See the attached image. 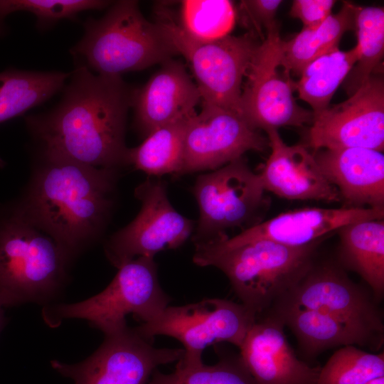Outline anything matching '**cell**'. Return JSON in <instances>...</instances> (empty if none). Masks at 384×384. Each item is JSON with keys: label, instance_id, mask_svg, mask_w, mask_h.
I'll return each mask as SVG.
<instances>
[{"label": "cell", "instance_id": "cell-19", "mask_svg": "<svg viewBox=\"0 0 384 384\" xmlns=\"http://www.w3.org/2000/svg\"><path fill=\"white\" fill-rule=\"evenodd\" d=\"M161 64L147 82L132 93L135 123L146 136L168 124L191 117L201 100L196 82L181 62L171 58Z\"/></svg>", "mask_w": 384, "mask_h": 384}, {"label": "cell", "instance_id": "cell-26", "mask_svg": "<svg viewBox=\"0 0 384 384\" xmlns=\"http://www.w3.org/2000/svg\"><path fill=\"white\" fill-rule=\"evenodd\" d=\"M190 118L168 124L151 132L141 144L127 149L126 163L149 175H179Z\"/></svg>", "mask_w": 384, "mask_h": 384}, {"label": "cell", "instance_id": "cell-17", "mask_svg": "<svg viewBox=\"0 0 384 384\" xmlns=\"http://www.w3.org/2000/svg\"><path fill=\"white\" fill-rule=\"evenodd\" d=\"M274 314L256 317L240 347L242 363L257 384H315L320 368L296 356Z\"/></svg>", "mask_w": 384, "mask_h": 384}, {"label": "cell", "instance_id": "cell-33", "mask_svg": "<svg viewBox=\"0 0 384 384\" xmlns=\"http://www.w3.org/2000/svg\"><path fill=\"white\" fill-rule=\"evenodd\" d=\"M334 0H294L289 15L300 20L303 28L315 26L331 14Z\"/></svg>", "mask_w": 384, "mask_h": 384}, {"label": "cell", "instance_id": "cell-5", "mask_svg": "<svg viewBox=\"0 0 384 384\" xmlns=\"http://www.w3.org/2000/svg\"><path fill=\"white\" fill-rule=\"evenodd\" d=\"M70 260L11 204L0 210V303H43L65 282Z\"/></svg>", "mask_w": 384, "mask_h": 384}, {"label": "cell", "instance_id": "cell-21", "mask_svg": "<svg viewBox=\"0 0 384 384\" xmlns=\"http://www.w3.org/2000/svg\"><path fill=\"white\" fill-rule=\"evenodd\" d=\"M266 312L278 317L291 329L309 358L324 351L348 345L368 346L377 351L383 342V336L328 314L283 305L273 306Z\"/></svg>", "mask_w": 384, "mask_h": 384}, {"label": "cell", "instance_id": "cell-32", "mask_svg": "<svg viewBox=\"0 0 384 384\" xmlns=\"http://www.w3.org/2000/svg\"><path fill=\"white\" fill-rule=\"evenodd\" d=\"M281 0H246L240 3V10L242 14H246L247 18L252 26L260 33L261 28L266 33L279 26L275 17Z\"/></svg>", "mask_w": 384, "mask_h": 384}, {"label": "cell", "instance_id": "cell-23", "mask_svg": "<svg viewBox=\"0 0 384 384\" xmlns=\"http://www.w3.org/2000/svg\"><path fill=\"white\" fill-rule=\"evenodd\" d=\"M356 5L343 1L336 14H331L321 23L303 28L289 41H283V64L291 73L299 76L312 60L333 48L347 31L355 30Z\"/></svg>", "mask_w": 384, "mask_h": 384}, {"label": "cell", "instance_id": "cell-6", "mask_svg": "<svg viewBox=\"0 0 384 384\" xmlns=\"http://www.w3.org/2000/svg\"><path fill=\"white\" fill-rule=\"evenodd\" d=\"M118 270L99 294L84 301L54 306L45 316L48 323L81 319L106 334L126 326L127 314L144 323L169 306L170 298L161 287L154 257H136Z\"/></svg>", "mask_w": 384, "mask_h": 384}, {"label": "cell", "instance_id": "cell-25", "mask_svg": "<svg viewBox=\"0 0 384 384\" xmlns=\"http://www.w3.org/2000/svg\"><path fill=\"white\" fill-rule=\"evenodd\" d=\"M358 57L355 46L348 50L331 49L309 63L294 81V91L311 108L313 114L326 110L338 87L344 82Z\"/></svg>", "mask_w": 384, "mask_h": 384}, {"label": "cell", "instance_id": "cell-29", "mask_svg": "<svg viewBox=\"0 0 384 384\" xmlns=\"http://www.w3.org/2000/svg\"><path fill=\"white\" fill-rule=\"evenodd\" d=\"M238 11L229 0H183L176 23L192 39L211 42L230 36Z\"/></svg>", "mask_w": 384, "mask_h": 384}, {"label": "cell", "instance_id": "cell-8", "mask_svg": "<svg viewBox=\"0 0 384 384\" xmlns=\"http://www.w3.org/2000/svg\"><path fill=\"white\" fill-rule=\"evenodd\" d=\"M282 43L279 26L269 31L245 75L240 114L258 130L302 127L313 120V112L301 107L294 97V81L283 64Z\"/></svg>", "mask_w": 384, "mask_h": 384}, {"label": "cell", "instance_id": "cell-1", "mask_svg": "<svg viewBox=\"0 0 384 384\" xmlns=\"http://www.w3.org/2000/svg\"><path fill=\"white\" fill-rule=\"evenodd\" d=\"M132 90L121 76L76 68L53 110L26 118L41 153L99 168L126 163V119Z\"/></svg>", "mask_w": 384, "mask_h": 384}, {"label": "cell", "instance_id": "cell-31", "mask_svg": "<svg viewBox=\"0 0 384 384\" xmlns=\"http://www.w3.org/2000/svg\"><path fill=\"white\" fill-rule=\"evenodd\" d=\"M112 2L101 0H0V37L6 32V17L16 11H27L36 17V26L46 30L62 19H76L87 10L108 8Z\"/></svg>", "mask_w": 384, "mask_h": 384}, {"label": "cell", "instance_id": "cell-12", "mask_svg": "<svg viewBox=\"0 0 384 384\" xmlns=\"http://www.w3.org/2000/svg\"><path fill=\"white\" fill-rule=\"evenodd\" d=\"M306 146L314 151L351 147L383 151V75L378 73L371 75L347 100L313 114Z\"/></svg>", "mask_w": 384, "mask_h": 384}, {"label": "cell", "instance_id": "cell-9", "mask_svg": "<svg viewBox=\"0 0 384 384\" xmlns=\"http://www.w3.org/2000/svg\"><path fill=\"white\" fill-rule=\"evenodd\" d=\"M256 315L241 303L223 299H206L178 306H166L137 330L154 338L173 337L183 346V357L202 359L209 346L228 342L240 348Z\"/></svg>", "mask_w": 384, "mask_h": 384}, {"label": "cell", "instance_id": "cell-14", "mask_svg": "<svg viewBox=\"0 0 384 384\" xmlns=\"http://www.w3.org/2000/svg\"><path fill=\"white\" fill-rule=\"evenodd\" d=\"M377 304L373 295L354 283L336 262H318L315 259L273 306L328 314L383 336V318Z\"/></svg>", "mask_w": 384, "mask_h": 384}, {"label": "cell", "instance_id": "cell-4", "mask_svg": "<svg viewBox=\"0 0 384 384\" xmlns=\"http://www.w3.org/2000/svg\"><path fill=\"white\" fill-rule=\"evenodd\" d=\"M84 28L70 52L99 75L121 76L178 54L161 24L146 20L137 1L112 3L102 18H87Z\"/></svg>", "mask_w": 384, "mask_h": 384}, {"label": "cell", "instance_id": "cell-11", "mask_svg": "<svg viewBox=\"0 0 384 384\" xmlns=\"http://www.w3.org/2000/svg\"><path fill=\"white\" fill-rule=\"evenodd\" d=\"M259 175L243 157L213 171L200 175L193 187L200 217L195 243L225 235L226 229L240 227L267 205Z\"/></svg>", "mask_w": 384, "mask_h": 384}, {"label": "cell", "instance_id": "cell-22", "mask_svg": "<svg viewBox=\"0 0 384 384\" xmlns=\"http://www.w3.org/2000/svg\"><path fill=\"white\" fill-rule=\"evenodd\" d=\"M337 263L357 273L370 287L377 303L384 294V220L353 222L338 230Z\"/></svg>", "mask_w": 384, "mask_h": 384}, {"label": "cell", "instance_id": "cell-3", "mask_svg": "<svg viewBox=\"0 0 384 384\" xmlns=\"http://www.w3.org/2000/svg\"><path fill=\"white\" fill-rule=\"evenodd\" d=\"M321 241L291 247L268 240L232 248L213 240L195 243V264L213 266L228 278L241 304L256 316L267 311L306 272Z\"/></svg>", "mask_w": 384, "mask_h": 384}, {"label": "cell", "instance_id": "cell-28", "mask_svg": "<svg viewBox=\"0 0 384 384\" xmlns=\"http://www.w3.org/2000/svg\"><path fill=\"white\" fill-rule=\"evenodd\" d=\"M176 362L170 373L155 370L146 384H257L239 355L220 353L213 365L183 356Z\"/></svg>", "mask_w": 384, "mask_h": 384}, {"label": "cell", "instance_id": "cell-15", "mask_svg": "<svg viewBox=\"0 0 384 384\" xmlns=\"http://www.w3.org/2000/svg\"><path fill=\"white\" fill-rule=\"evenodd\" d=\"M267 137L238 113L202 103L188 121L180 174L215 170L242 157L247 151H264Z\"/></svg>", "mask_w": 384, "mask_h": 384}, {"label": "cell", "instance_id": "cell-7", "mask_svg": "<svg viewBox=\"0 0 384 384\" xmlns=\"http://www.w3.org/2000/svg\"><path fill=\"white\" fill-rule=\"evenodd\" d=\"M158 21L177 53L189 63L202 103L240 114L242 80L260 43L256 33L200 42L188 36L169 15L162 14Z\"/></svg>", "mask_w": 384, "mask_h": 384}, {"label": "cell", "instance_id": "cell-34", "mask_svg": "<svg viewBox=\"0 0 384 384\" xmlns=\"http://www.w3.org/2000/svg\"><path fill=\"white\" fill-rule=\"evenodd\" d=\"M4 306L0 303V334L2 331L6 322V318L4 314Z\"/></svg>", "mask_w": 384, "mask_h": 384}, {"label": "cell", "instance_id": "cell-16", "mask_svg": "<svg viewBox=\"0 0 384 384\" xmlns=\"http://www.w3.org/2000/svg\"><path fill=\"white\" fill-rule=\"evenodd\" d=\"M383 217L384 209L307 207L280 213L249 227L233 238L223 235L210 240L225 248L260 240L302 247L322 241L326 235L345 225L365 220L383 219Z\"/></svg>", "mask_w": 384, "mask_h": 384}, {"label": "cell", "instance_id": "cell-24", "mask_svg": "<svg viewBox=\"0 0 384 384\" xmlns=\"http://www.w3.org/2000/svg\"><path fill=\"white\" fill-rule=\"evenodd\" d=\"M70 74L10 68L0 73V124L38 106L64 86ZM4 164L0 158V167Z\"/></svg>", "mask_w": 384, "mask_h": 384}, {"label": "cell", "instance_id": "cell-18", "mask_svg": "<svg viewBox=\"0 0 384 384\" xmlns=\"http://www.w3.org/2000/svg\"><path fill=\"white\" fill-rule=\"evenodd\" d=\"M265 132L271 153L258 174L265 191L289 200H341L336 188L325 178L306 145L287 144L278 129Z\"/></svg>", "mask_w": 384, "mask_h": 384}, {"label": "cell", "instance_id": "cell-27", "mask_svg": "<svg viewBox=\"0 0 384 384\" xmlns=\"http://www.w3.org/2000/svg\"><path fill=\"white\" fill-rule=\"evenodd\" d=\"M358 57L344 80L348 96L373 75L378 73L384 55V9L378 6H356L355 30Z\"/></svg>", "mask_w": 384, "mask_h": 384}, {"label": "cell", "instance_id": "cell-13", "mask_svg": "<svg viewBox=\"0 0 384 384\" xmlns=\"http://www.w3.org/2000/svg\"><path fill=\"white\" fill-rule=\"evenodd\" d=\"M135 196L142 201L139 214L105 247L107 258L117 268L136 257H154L160 251L178 247L193 228V222L171 206L161 181H146L136 188Z\"/></svg>", "mask_w": 384, "mask_h": 384}, {"label": "cell", "instance_id": "cell-30", "mask_svg": "<svg viewBox=\"0 0 384 384\" xmlns=\"http://www.w3.org/2000/svg\"><path fill=\"white\" fill-rule=\"evenodd\" d=\"M384 377V353L356 346L341 347L320 368L315 384H366Z\"/></svg>", "mask_w": 384, "mask_h": 384}, {"label": "cell", "instance_id": "cell-2", "mask_svg": "<svg viewBox=\"0 0 384 384\" xmlns=\"http://www.w3.org/2000/svg\"><path fill=\"white\" fill-rule=\"evenodd\" d=\"M115 169L41 152L21 198L12 204L71 260L100 235L113 205Z\"/></svg>", "mask_w": 384, "mask_h": 384}, {"label": "cell", "instance_id": "cell-35", "mask_svg": "<svg viewBox=\"0 0 384 384\" xmlns=\"http://www.w3.org/2000/svg\"><path fill=\"white\" fill-rule=\"evenodd\" d=\"M366 384H384V377L375 378L374 380H372L368 382Z\"/></svg>", "mask_w": 384, "mask_h": 384}, {"label": "cell", "instance_id": "cell-20", "mask_svg": "<svg viewBox=\"0 0 384 384\" xmlns=\"http://www.w3.org/2000/svg\"><path fill=\"white\" fill-rule=\"evenodd\" d=\"M313 153L322 174L349 208L384 209L383 151L351 147Z\"/></svg>", "mask_w": 384, "mask_h": 384}, {"label": "cell", "instance_id": "cell-10", "mask_svg": "<svg viewBox=\"0 0 384 384\" xmlns=\"http://www.w3.org/2000/svg\"><path fill=\"white\" fill-rule=\"evenodd\" d=\"M101 346L73 364L53 360V369L74 384H146L160 366L178 361L183 348H157L137 329L127 325L104 334Z\"/></svg>", "mask_w": 384, "mask_h": 384}]
</instances>
